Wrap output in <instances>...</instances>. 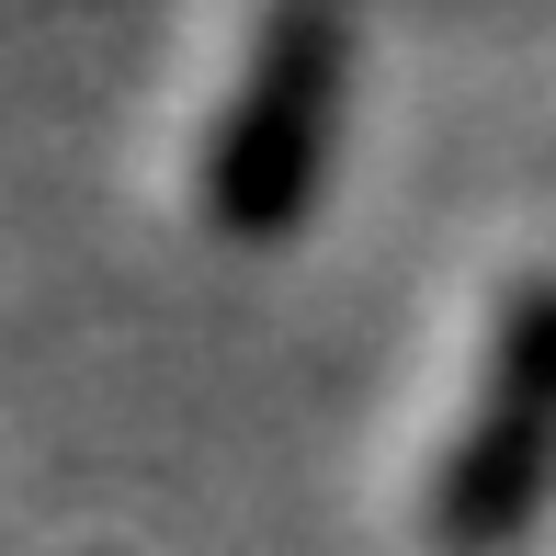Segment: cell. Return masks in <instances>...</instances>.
Here are the masks:
<instances>
[{"instance_id":"6da1fadb","label":"cell","mask_w":556,"mask_h":556,"mask_svg":"<svg viewBox=\"0 0 556 556\" xmlns=\"http://www.w3.org/2000/svg\"><path fill=\"white\" fill-rule=\"evenodd\" d=\"M341 91H352V12L341 0H273L205 148V205L227 239H285L318 205L341 148Z\"/></svg>"},{"instance_id":"7a4b0ae2","label":"cell","mask_w":556,"mask_h":556,"mask_svg":"<svg viewBox=\"0 0 556 556\" xmlns=\"http://www.w3.org/2000/svg\"><path fill=\"white\" fill-rule=\"evenodd\" d=\"M556 500V285H522L500 307L477 409L432 477V534L443 556H500L545 522Z\"/></svg>"}]
</instances>
